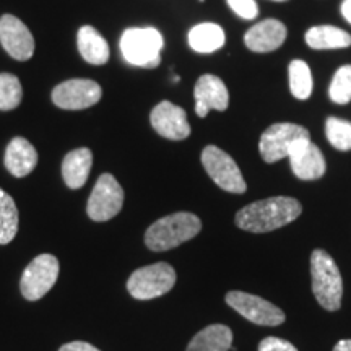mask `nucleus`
I'll return each mask as SVG.
<instances>
[{
	"mask_svg": "<svg viewBox=\"0 0 351 351\" xmlns=\"http://www.w3.org/2000/svg\"><path fill=\"white\" fill-rule=\"evenodd\" d=\"M302 213L301 204L293 197H270L245 205L236 213V225L249 232H269L293 223Z\"/></svg>",
	"mask_w": 351,
	"mask_h": 351,
	"instance_id": "obj_1",
	"label": "nucleus"
},
{
	"mask_svg": "<svg viewBox=\"0 0 351 351\" xmlns=\"http://www.w3.org/2000/svg\"><path fill=\"white\" fill-rule=\"evenodd\" d=\"M202 230L200 218L194 213L179 212L160 218L145 232V244L155 252L169 251L195 238Z\"/></svg>",
	"mask_w": 351,
	"mask_h": 351,
	"instance_id": "obj_2",
	"label": "nucleus"
},
{
	"mask_svg": "<svg viewBox=\"0 0 351 351\" xmlns=\"http://www.w3.org/2000/svg\"><path fill=\"white\" fill-rule=\"evenodd\" d=\"M311 278L319 304L327 311H339L343 296L341 274L330 254L322 249H315L311 256Z\"/></svg>",
	"mask_w": 351,
	"mask_h": 351,
	"instance_id": "obj_3",
	"label": "nucleus"
},
{
	"mask_svg": "<svg viewBox=\"0 0 351 351\" xmlns=\"http://www.w3.org/2000/svg\"><path fill=\"white\" fill-rule=\"evenodd\" d=\"M163 46L165 39L156 28H129L121 38L122 56L135 67H158Z\"/></svg>",
	"mask_w": 351,
	"mask_h": 351,
	"instance_id": "obj_4",
	"label": "nucleus"
},
{
	"mask_svg": "<svg viewBox=\"0 0 351 351\" xmlns=\"http://www.w3.org/2000/svg\"><path fill=\"white\" fill-rule=\"evenodd\" d=\"M176 283V270L169 263L158 262L142 267L130 275L127 289L135 300H155L171 291Z\"/></svg>",
	"mask_w": 351,
	"mask_h": 351,
	"instance_id": "obj_5",
	"label": "nucleus"
},
{
	"mask_svg": "<svg viewBox=\"0 0 351 351\" xmlns=\"http://www.w3.org/2000/svg\"><path fill=\"white\" fill-rule=\"evenodd\" d=\"M202 165L213 182L223 191L231 192V194H244L247 184H245L243 173L236 161L223 152L221 148L208 145L202 152Z\"/></svg>",
	"mask_w": 351,
	"mask_h": 351,
	"instance_id": "obj_6",
	"label": "nucleus"
},
{
	"mask_svg": "<svg viewBox=\"0 0 351 351\" xmlns=\"http://www.w3.org/2000/svg\"><path fill=\"white\" fill-rule=\"evenodd\" d=\"M311 138L309 130L306 127L289 122H280V124L270 125L262 134L258 140V152L265 163H276L289 155L295 145L300 140Z\"/></svg>",
	"mask_w": 351,
	"mask_h": 351,
	"instance_id": "obj_7",
	"label": "nucleus"
},
{
	"mask_svg": "<svg viewBox=\"0 0 351 351\" xmlns=\"http://www.w3.org/2000/svg\"><path fill=\"white\" fill-rule=\"evenodd\" d=\"M59 276V261L51 254H41L29 262L21 275V295L28 301H38L54 287Z\"/></svg>",
	"mask_w": 351,
	"mask_h": 351,
	"instance_id": "obj_8",
	"label": "nucleus"
},
{
	"mask_svg": "<svg viewBox=\"0 0 351 351\" xmlns=\"http://www.w3.org/2000/svg\"><path fill=\"white\" fill-rule=\"evenodd\" d=\"M124 205V189L112 174L99 176L88 200V217L93 221H109Z\"/></svg>",
	"mask_w": 351,
	"mask_h": 351,
	"instance_id": "obj_9",
	"label": "nucleus"
},
{
	"mask_svg": "<svg viewBox=\"0 0 351 351\" xmlns=\"http://www.w3.org/2000/svg\"><path fill=\"white\" fill-rule=\"evenodd\" d=\"M226 302L236 313L256 326L276 327L285 322L283 311L261 296L249 295L244 291H230L226 295Z\"/></svg>",
	"mask_w": 351,
	"mask_h": 351,
	"instance_id": "obj_10",
	"label": "nucleus"
},
{
	"mask_svg": "<svg viewBox=\"0 0 351 351\" xmlns=\"http://www.w3.org/2000/svg\"><path fill=\"white\" fill-rule=\"evenodd\" d=\"M101 96H103V90L98 83L86 80V78H72L57 85L52 91V101L56 106L69 109V111L95 106Z\"/></svg>",
	"mask_w": 351,
	"mask_h": 351,
	"instance_id": "obj_11",
	"label": "nucleus"
},
{
	"mask_svg": "<svg viewBox=\"0 0 351 351\" xmlns=\"http://www.w3.org/2000/svg\"><path fill=\"white\" fill-rule=\"evenodd\" d=\"M288 158L293 173L301 181H315L326 174V158L317 145L311 142V138L300 140L289 150Z\"/></svg>",
	"mask_w": 351,
	"mask_h": 351,
	"instance_id": "obj_12",
	"label": "nucleus"
},
{
	"mask_svg": "<svg viewBox=\"0 0 351 351\" xmlns=\"http://www.w3.org/2000/svg\"><path fill=\"white\" fill-rule=\"evenodd\" d=\"M0 43L13 59L21 62L32 59L34 52L33 34L23 21L13 15H3L0 19Z\"/></svg>",
	"mask_w": 351,
	"mask_h": 351,
	"instance_id": "obj_13",
	"label": "nucleus"
},
{
	"mask_svg": "<svg viewBox=\"0 0 351 351\" xmlns=\"http://www.w3.org/2000/svg\"><path fill=\"white\" fill-rule=\"evenodd\" d=\"M150 121L153 129L165 138L184 140L191 135L186 111L171 101H161L160 104H156L152 111Z\"/></svg>",
	"mask_w": 351,
	"mask_h": 351,
	"instance_id": "obj_14",
	"label": "nucleus"
},
{
	"mask_svg": "<svg viewBox=\"0 0 351 351\" xmlns=\"http://www.w3.org/2000/svg\"><path fill=\"white\" fill-rule=\"evenodd\" d=\"M195 96V112L199 117L208 116V112L215 111H226L230 104V93L225 82L217 75L205 73L195 83L194 88Z\"/></svg>",
	"mask_w": 351,
	"mask_h": 351,
	"instance_id": "obj_15",
	"label": "nucleus"
},
{
	"mask_svg": "<svg viewBox=\"0 0 351 351\" xmlns=\"http://www.w3.org/2000/svg\"><path fill=\"white\" fill-rule=\"evenodd\" d=\"M288 36V29L280 20H263L261 23L254 25L244 34V44L247 49L258 54L276 51L285 43Z\"/></svg>",
	"mask_w": 351,
	"mask_h": 351,
	"instance_id": "obj_16",
	"label": "nucleus"
},
{
	"mask_svg": "<svg viewBox=\"0 0 351 351\" xmlns=\"http://www.w3.org/2000/svg\"><path fill=\"white\" fill-rule=\"evenodd\" d=\"M38 165V152L26 138L15 137L5 150V168L15 178H25Z\"/></svg>",
	"mask_w": 351,
	"mask_h": 351,
	"instance_id": "obj_17",
	"label": "nucleus"
},
{
	"mask_svg": "<svg viewBox=\"0 0 351 351\" xmlns=\"http://www.w3.org/2000/svg\"><path fill=\"white\" fill-rule=\"evenodd\" d=\"M93 165V153L88 148H77L65 155L62 163L64 181L70 189H80L85 186Z\"/></svg>",
	"mask_w": 351,
	"mask_h": 351,
	"instance_id": "obj_18",
	"label": "nucleus"
},
{
	"mask_svg": "<svg viewBox=\"0 0 351 351\" xmlns=\"http://www.w3.org/2000/svg\"><path fill=\"white\" fill-rule=\"evenodd\" d=\"M307 46L315 51L326 49H345L351 46V34L330 25H319L307 29L306 33Z\"/></svg>",
	"mask_w": 351,
	"mask_h": 351,
	"instance_id": "obj_19",
	"label": "nucleus"
},
{
	"mask_svg": "<svg viewBox=\"0 0 351 351\" xmlns=\"http://www.w3.org/2000/svg\"><path fill=\"white\" fill-rule=\"evenodd\" d=\"M232 345V332L223 324H213L191 340L186 351H228Z\"/></svg>",
	"mask_w": 351,
	"mask_h": 351,
	"instance_id": "obj_20",
	"label": "nucleus"
},
{
	"mask_svg": "<svg viewBox=\"0 0 351 351\" xmlns=\"http://www.w3.org/2000/svg\"><path fill=\"white\" fill-rule=\"evenodd\" d=\"M78 51L88 64L103 65L109 59V46L93 26H82L78 29Z\"/></svg>",
	"mask_w": 351,
	"mask_h": 351,
	"instance_id": "obj_21",
	"label": "nucleus"
},
{
	"mask_svg": "<svg viewBox=\"0 0 351 351\" xmlns=\"http://www.w3.org/2000/svg\"><path fill=\"white\" fill-rule=\"evenodd\" d=\"M225 32L217 23H200L195 25L189 32V46L192 51L200 54H212L225 46Z\"/></svg>",
	"mask_w": 351,
	"mask_h": 351,
	"instance_id": "obj_22",
	"label": "nucleus"
},
{
	"mask_svg": "<svg viewBox=\"0 0 351 351\" xmlns=\"http://www.w3.org/2000/svg\"><path fill=\"white\" fill-rule=\"evenodd\" d=\"M288 82H289V91L295 96L296 99L304 101L313 95L314 80L313 73H311L309 65L304 60L295 59L289 62L288 67Z\"/></svg>",
	"mask_w": 351,
	"mask_h": 351,
	"instance_id": "obj_23",
	"label": "nucleus"
},
{
	"mask_svg": "<svg viewBox=\"0 0 351 351\" xmlns=\"http://www.w3.org/2000/svg\"><path fill=\"white\" fill-rule=\"evenodd\" d=\"M19 231V210L15 200L0 189V244L5 245L15 239Z\"/></svg>",
	"mask_w": 351,
	"mask_h": 351,
	"instance_id": "obj_24",
	"label": "nucleus"
},
{
	"mask_svg": "<svg viewBox=\"0 0 351 351\" xmlns=\"http://www.w3.org/2000/svg\"><path fill=\"white\" fill-rule=\"evenodd\" d=\"M23 88L19 77L12 73H0V111H12L21 103Z\"/></svg>",
	"mask_w": 351,
	"mask_h": 351,
	"instance_id": "obj_25",
	"label": "nucleus"
},
{
	"mask_svg": "<svg viewBox=\"0 0 351 351\" xmlns=\"http://www.w3.org/2000/svg\"><path fill=\"white\" fill-rule=\"evenodd\" d=\"M326 135L332 147L337 150H351V122L339 119V117H328L326 122Z\"/></svg>",
	"mask_w": 351,
	"mask_h": 351,
	"instance_id": "obj_26",
	"label": "nucleus"
},
{
	"mask_svg": "<svg viewBox=\"0 0 351 351\" xmlns=\"http://www.w3.org/2000/svg\"><path fill=\"white\" fill-rule=\"evenodd\" d=\"M328 98L335 104H346L351 101V65H343L335 72L330 86Z\"/></svg>",
	"mask_w": 351,
	"mask_h": 351,
	"instance_id": "obj_27",
	"label": "nucleus"
},
{
	"mask_svg": "<svg viewBox=\"0 0 351 351\" xmlns=\"http://www.w3.org/2000/svg\"><path fill=\"white\" fill-rule=\"evenodd\" d=\"M228 5L236 15L244 20H256L258 15V5L256 0H228Z\"/></svg>",
	"mask_w": 351,
	"mask_h": 351,
	"instance_id": "obj_28",
	"label": "nucleus"
},
{
	"mask_svg": "<svg viewBox=\"0 0 351 351\" xmlns=\"http://www.w3.org/2000/svg\"><path fill=\"white\" fill-rule=\"evenodd\" d=\"M258 351H298L296 346L278 337H267L258 343Z\"/></svg>",
	"mask_w": 351,
	"mask_h": 351,
	"instance_id": "obj_29",
	"label": "nucleus"
},
{
	"mask_svg": "<svg viewBox=\"0 0 351 351\" xmlns=\"http://www.w3.org/2000/svg\"><path fill=\"white\" fill-rule=\"evenodd\" d=\"M59 351H99L96 346L86 341H70V343L64 345Z\"/></svg>",
	"mask_w": 351,
	"mask_h": 351,
	"instance_id": "obj_30",
	"label": "nucleus"
},
{
	"mask_svg": "<svg viewBox=\"0 0 351 351\" xmlns=\"http://www.w3.org/2000/svg\"><path fill=\"white\" fill-rule=\"evenodd\" d=\"M340 12L341 15H343V19L351 25V0H343V2H341Z\"/></svg>",
	"mask_w": 351,
	"mask_h": 351,
	"instance_id": "obj_31",
	"label": "nucleus"
},
{
	"mask_svg": "<svg viewBox=\"0 0 351 351\" xmlns=\"http://www.w3.org/2000/svg\"><path fill=\"white\" fill-rule=\"evenodd\" d=\"M333 351H351V339L340 340L339 343L335 345V348H333Z\"/></svg>",
	"mask_w": 351,
	"mask_h": 351,
	"instance_id": "obj_32",
	"label": "nucleus"
},
{
	"mask_svg": "<svg viewBox=\"0 0 351 351\" xmlns=\"http://www.w3.org/2000/svg\"><path fill=\"white\" fill-rule=\"evenodd\" d=\"M275 2H285V0H275Z\"/></svg>",
	"mask_w": 351,
	"mask_h": 351,
	"instance_id": "obj_33",
	"label": "nucleus"
}]
</instances>
